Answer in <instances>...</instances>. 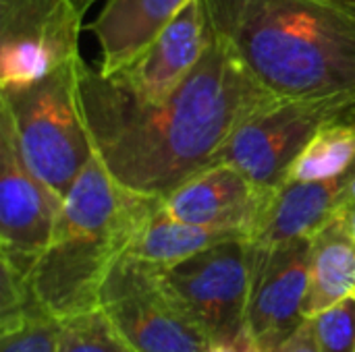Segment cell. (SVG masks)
Listing matches in <instances>:
<instances>
[{
	"label": "cell",
	"instance_id": "obj_5",
	"mask_svg": "<svg viewBox=\"0 0 355 352\" xmlns=\"http://www.w3.org/2000/svg\"><path fill=\"white\" fill-rule=\"evenodd\" d=\"M335 120L355 122V106L341 100H275L252 114L216 154L254 185L277 189L320 127Z\"/></svg>",
	"mask_w": 355,
	"mask_h": 352
},
{
	"label": "cell",
	"instance_id": "obj_12",
	"mask_svg": "<svg viewBox=\"0 0 355 352\" xmlns=\"http://www.w3.org/2000/svg\"><path fill=\"white\" fill-rule=\"evenodd\" d=\"M352 170L329 180H287L270 189L248 230V241L256 247H275L297 239H312L352 205Z\"/></svg>",
	"mask_w": 355,
	"mask_h": 352
},
{
	"label": "cell",
	"instance_id": "obj_7",
	"mask_svg": "<svg viewBox=\"0 0 355 352\" xmlns=\"http://www.w3.org/2000/svg\"><path fill=\"white\" fill-rule=\"evenodd\" d=\"M98 307L133 352H208L210 338L164 288L154 268L123 257Z\"/></svg>",
	"mask_w": 355,
	"mask_h": 352
},
{
	"label": "cell",
	"instance_id": "obj_16",
	"mask_svg": "<svg viewBox=\"0 0 355 352\" xmlns=\"http://www.w3.org/2000/svg\"><path fill=\"white\" fill-rule=\"evenodd\" d=\"M237 237H245V232L233 228L179 222L166 216L160 207L137 234L125 257L154 270H166L204 249H210L218 243Z\"/></svg>",
	"mask_w": 355,
	"mask_h": 352
},
{
	"label": "cell",
	"instance_id": "obj_9",
	"mask_svg": "<svg viewBox=\"0 0 355 352\" xmlns=\"http://www.w3.org/2000/svg\"><path fill=\"white\" fill-rule=\"evenodd\" d=\"M81 19L75 0H0V91L79 58Z\"/></svg>",
	"mask_w": 355,
	"mask_h": 352
},
{
	"label": "cell",
	"instance_id": "obj_17",
	"mask_svg": "<svg viewBox=\"0 0 355 352\" xmlns=\"http://www.w3.org/2000/svg\"><path fill=\"white\" fill-rule=\"evenodd\" d=\"M355 166V122L335 120L318 129L293 162L287 180L312 183L345 174Z\"/></svg>",
	"mask_w": 355,
	"mask_h": 352
},
{
	"label": "cell",
	"instance_id": "obj_10",
	"mask_svg": "<svg viewBox=\"0 0 355 352\" xmlns=\"http://www.w3.org/2000/svg\"><path fill=\"white\" fill-rule=\"evenodd\" d=\"M310 249L312 239H297L275 247L252 245L248 332L260 352H268L283 342L306 319L304 301L310 280Z\"/></svg>",
	"mask_w": 355,
	"mask_h": 352
},
{
	"label": "cell",
	"instance_id": "obj_13",
	"mask_svg": "<svg viewBox=\"0 0 355 352\" xmlns=\"http://www.w3.org/2000/svg\"><path fill=\"white\" fill-rule=\"evenodd\" d=\"M268 191L229 164H212L171 191L162 212L179 222L233 228L248 237Z\"/></svg>",
	"mask_w": 355,
	"mask_h": 352
},
{
	"label": "cell",
	"instance_id": "obj_1",
	"mask_svg": "<svg viewBox=\"0 0 355 352\" xmlns=\"http://www.w3.org/2000/svg\"><path fill=\"white\" fill-rule=\"evenodd\" d=\"M79 91L96 156L106 170L127 189L162 199L212 166L237 127L279 100L214 33L191 75L160 104L137 102L83 58Z\"/></svg>",
	"mask_w": 355,
	"mask_h": 352
},
{
	"label": "cell",
	"instance_id": "obj_8",
	"mask_svg": "<svg viewBox=\"0 0 355 352\" xmlns=\"http://www.w3.org/2000/svg\"><path fill=\"white\" fill-rule=\"evenodd\" d=\"M62 199L27 166L8 114L0 108V263L27 280L46 253Z\"/></svg>",
	"mask_w": 355,
	"mask_h": 352
},
{
	"label": "cell",
	"instance_id": "obj_4",
	"mask_svg": "<svg viewBox=\"0 0 355 352\" xmlns=\"http://www.w3.org/2000/svg\"><path fill=\"white\" fill-rule=\"evenodd\" d=\"M79 60L29 85L0 91V108L15 127L27 166L62 201L96 156L81 104Z\"/></svg>",
	"mask_w": 355,
	"mask_h": 352
},
{
	"label": "cell",
	"instance_id": "obj_22",
	"mask_svg": "<svg viewBox=\"0 0 355 352\" xmlns=\"http://www.w3.org/2000/svg\"><path fill=\"white\" fill-rule=\"evenodd\" d=\"M345 218H347V226H349V232L355 239V205H349L347 212H345Z\"/></svg>",
	"mask_w": 355,
	"mask_h": 352
},
{
	"label": "cell",
	"instance_id": "obj_2",
	"mask_svg": "<svg viewBox=\"0 0 355 352\" xmlns=\"http://www.w3.org/2000/svg\"><path fill=\"white\" fill-rule=\"evenodd\" d=\"M212 33L281 100L355 106V0H204Z\"/></svg>",
	"mask_w": 355,
	"mask_h": 352
},
{
	"label": "cell",
	"instance_id": "obj_21",
	"mask_svg": "<svg viewBox=\"0 0 355 352\" xmlns=\"http://www.w3.org/2000/svg\"><path fill=\"white\" fill-rule=\"evenodd\" d=\"M268 352H320L314 322L310 317H306L295 332H291L283 342H279Z\"/></svg>",
	"mask_w": 355,
	"mask_h": 352
},
{
	"label": "cell",
	"instance_id": "obj_3",
	"mask_svg": "<svg viewBox=\"0 0 355 352\" xmlns=\"http://www.w3.org/2000/svg\"><path fill=\"white\" fill-rule=\"evenodd\" d=\"M162 197L121 185L94 156L62 201L46 253L27 278L31 295L58 319L100 305V293Z\"/></svg>",
	"mask_w": 355,
	"mask_h": 352
},
{
	"label": "cell",
	"instance_id": "obj_14",
	"mask_svg": "<svg viewBox=\"0 0 355 352\" xmlns=\"http://www.w3.org/2000/svg\"><path fill=\"white\" fill-rule=\"evenodd\" d=\"M191 0H106L100 15L87 25L94 33L102 62L98 71L104 77L129 68L173 19Z\"/></svg>",
	"mask_w": 355,
	"mask_h": 352
},
{
	"label": "cell",
	"instance_id": "obj_15",
	"mask_svg": "<svg viewBox=\"0 0 355 352\" xmlns=\"http://www.w3.org/2000/svg\"><path fill=\"white\" fill-rule=\"evenodd\" d=\"M347 297H355V239L341 214L312 237L304 315L314 317Z\"/></svg>",
	"mask_w": 355,
	"mask_h": 352
},
{
	"label": "cell",
	"instance_id": "obj_18",
	"mask_svg": "<svg viewBox=\"0 0 355 352\" xmlns=\"http://www.w3.org/2000/svg\"><path fill=\"white\" fill-rule=\"evenodd\" d=\"M62 319L29 295L21 305L0 311V352H56Z\"/></svg>",
	"mask_w": 355,
	"mask_h": 352
},
{
	"label": "cell",
	"instance_id": "obj_6",
	"mask_svg": "<svg viewBox=\"0 0 355 352\" xmlns=\"http://www.w3.org/2000/svg\"><path fill=\"white\" fill-rule=\"evenodd\" d=\"M158 274L164 288L206 332L210 344L248 332L252 245L245 237L218 243Z\"/></svg>",
	"mask_w": 355,
	"mask_h": 352
},
{
	"label": "cell",
	"instance_id": "obj_19",
	"mask_svg": "<svg viewBox=\"0 0 355 352\" xmlns=\"http://www.w3.org/2000/svg\"><path fill=\"white\" fill-rule=\"evenodd\" d=\"M56 352H133L110 326L104 311L92 309L62 319Z\"/></svg>",
	"mask_w": 355,
	"mask_h": 352
},
{
	"label": "cell",
	"instance_id": "obj_11",
	"mask_svg": "<svg viewBox=\"0 0 355 352\" xmlns=\"http://www.w3.org/2000/svg\"><path fill=\"white\" fill-rule=\"evenodd\" d=\"M212 41L204 0H191L129 68L112 75L137 102L160 104L191 75Z\"/></svg>",
	"mask_w": 355,
	"mask_h": 352
},
{
	"label": "cell",
	"instance_id": "obj_23",
	"mask_svg": "<svg viewBox=\"0 0 355 352\" xmlns=\"http://www.w3.org/2000/svg\"><path fill=\"white\" fill-rule=\"evenodd\" d=\"M75 2H77V4H79V8H81V10L85 12V10H87V8H89V6H92V4H94L96 0H75Z\"/></svg>",
	"mask_w": 355,
	"mask_h": 352
},
{
	"label": "cell",
	"instance_id": "obj_20",
	"mask_svg": "<svg viewBox=\"0 0 355 352\" xmlns=\"http://www.w3.org/2000/svg\"><path fill=\"white\" fill-rule=\"evenodd\" d=\"M310 319L320 352H355V297L339 301Z\"/></svg>",
	"mask_w": 355,
	"mask_h": 352
}]
</instances>
